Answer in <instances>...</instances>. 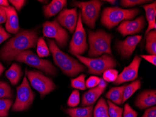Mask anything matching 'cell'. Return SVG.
Returning a JSON list of instances; mask_svg holds the SVG:
<instances>
[{"mask_svg": "<svg viewBox=\"0 0 156 117\" xmlns=\"http://www.w3.org/2000/svg\"><path fill=\"white\" fill-rule=\"evenodd\" d=\"M38 39L36 31L22 30L9 40L0 50V58L6 62L14 60L21 52L35 48Z\"/></svg>", "mask_w": 156, "mask_h": 117, "instance_id": "cell-1", "label": "cell"}, {"mask_svg": "<svg viewBox=\"0 0 156 117\" xmlns=\"http://www.w3.org/2000/svg\"><path fill=\"white\" fill-rule=\"evenodd\" d=\"M48 44L54 63L65 74L74 77L85 71L86 68L84 65L60 50L54 40L48 39Z\"/></svg>", "mask_w": 156, "mask_h": 117, "instance_id": "cell-2", "label": "cell"}, {"mask_svg": "<svg viewBox=\"0 0 156 117\" xmlns=\"http://www.w3.org/2000/svg\"><path fill=\"white\" fill-rule=\"evenodd\" d=\"M88 36L90 46L89 57H97L103 53L113 56L110 46L112 36L110 34L99 30L96 31H88Z\"/></svg>", "mask_w": 156, "mask_h": 117, "instance_id": "cell-3", "label": "cell"}, {"mask_svg": "<svg viewBox=\"0 0 156 117\" xmlns=\"http://www.w3.org/2000/svg\"><path fill=\"white\" fill-rule=\"evenodd\" d=\"M140 11L137 8L127 9L117 7H108L102 12L101 22L106 28L111 29L124 20L133 19Z\"/></svg>", "mask_w": 156, "mask_h": 117, "instance_id": "cell-4", "label": "cell"}, {"mask_svg": "<svg viewBox=\"0 0 156 117\" xmlns=\"http://www.w3.org/2000/svg\"><path fill=\"white\" fill-rule=\"evenodd\" d=\"M74 55L87 67V73L90 74L101 75L106 70L114 68L117 65L114 59L108 54H104L97 58H87L78 54Z\"/></svg>", "mask_w": 156, "mask_h": 117, "instance_id": "cell-5", "label": "cell"}, {"mask_svg": "<svg viewBox=\"0 0 156 117\" xmlns=\"http://www.w3.org/2000/svg\"><path fill=\"white\" fill-rule=\"evenodd\" d=\"M14 60L23 62L30 66L35 68L50 75H56L57 70L51 62L43 59L29 50H25L18 54Z\"/></svg>", "mask_w": 156, "mask_h": 117, "instance_id": "cell-6", "label": "cell"}, {"mask_svg": "<svg viewBox=\"0 0 156 117\" xmlns=\"http://www.w3.org/2000/svg\"><path fill=\"white\" fill-rule=\"evenodd\" d=\"M103 4L102 1L94 0L86 2L73 1L72 5L81 9L82 21L89 28L94 29Z\"/></svg>", "mask_w": 156, "mask_h": 117, "instance_id": "cell-7", "label": "cell"}, {"mask_svg": "<svg viewBox=\"0 0 156 117\" xmlns=\"http://www.w3.org/2000/svg\"><path fill=\"white\" fill-rule=\"evenodd\" d=\"M17 95L15 102L12 106L13 112H22L28 109L33 103L35 95L30 86L26 77L22 83L17 87Z\"/></svg>", "mask_w": 156, "mask_h": 117, "instance_id": "cell-8", "label": "cell"}, {"mask_svg": "<svg viewBox=\"0 0 156 117\" xmlns=\"http://www.w3.org/2000/svg\"><path fill=\"white\" fill-rule=\"evenodd\" d=\"M26 75L31 86L40 93L41 97H44L56 88L52 80L40 71H26Z\"/></svg>", "mask_w": 156, "mask_h": 117, "instance_id": "cell-9", "label": "cell"}, {"mask_svg": "<svg viewBox=\"0 0 156 117\" xmlns=\"http://www.w3.org/2000/svg\"><path fill=\"white\" fill-rule=\"evenodd\" d=\"M88 49L86 32L82 24L81 11H80L75 32L70 42L69 52L73 54L81 55Z\"/></svg>", "mask_w": 156, "mask_h": 117, "instance_id": "cell-10", "label": "cell"}, {"mask_svg": "<svg viewBox=\"0 0 156 117\" xmlns=\"http://www.w3.org/2000/svg\"><path fill=\"white\" fill-rule=\"evenodd\" d=\"M44 36L54 38L56 43L60 48H63L67 45L69 35L65 29L62 28L57 20L52 22L47 21L43 25Z\"/></svg>", "mask_w": 156, "mask_h": 117, "instance_id": "cell-11", "label": "cell"}, {"mask_svg": "<svg viewBox=\"0 0 156 117\" xmlns=\"http://www.w3.org/2000/svg\"><path fill=\"white\" fill-rule=\"evenodd\" d=\"M141 58L136 56L129 66L125 68L121 74L117 76L114 84L118 85L127 82L132 81L138 77V72L141 63Z\"/></svg>", "mask_w": 156, "mask_h": 117, "instance_id": "cell-12", "label": "cell"}, {"mask_svg": "<svg viewBox=\"0 0 156 117\" xmlns=\"http://www.w3.org/2000/svg\"><path fill=\"white\" fill-rule=\"evenodd\" d=\"M145 21L143 16L137 17L133 21L124 20L120 24L116 31L123 37L129 35L137 34L142 31L144 28Z\"/></svg>", "mask_w": 156, "mask_h": 117, "instance_id": "cell-13", "label": "cell"}, {"mask_svg": "<svg viewBox=\"0 0 156 117\" xmlns=\"http://www.w3.org/2000/svg\"><path fill=\"white\" fill-rule=\"evenodd\" d=\"M78 19L77 8H74L63 9L58 14L57 21L61 26L73 33L76 29Z\"/></svg>", "mask_w": 156, "mask_h": 117, "instance_id": "cell-14", "label": "cell"}, {"mask_svg": "<svg viewBox=\"0 0 156 117\" xmlns=\"http://www.w3.org/2000/svg\"><path fill=\"white\" fill-rule=\"evenodd\" d=\"M142 39V36L140 35L129 36L124 41H118L117 42L116 49L122 58H129Z\"/></svg>", "mask_w": 156, "mask_h": 117, "instance_id": "cell-15", "label": "cell"}, {"mask_svg": "<svg viewBox=\"0 0 156 117\" xmlns=\"http://www.w3.org/2000/svg\"><path fill=\"white\" fill-rule=\"evenodd\" d=\"M7 15V21L5 27L8 32L11 34H16L19 31V19L16 10L13 7L9 6L8 7H3Z\"/></svg>", "mask_w": 156, "mask_h": 117, "instance_id": "cell-16", "label": "cell"}, {"mask_svg": "<svg viewBox=\"0 0 156 117\" xmlns=\"http://www.w3.org/2000/svg\"><path fill=\"white\" fill-rule=\"evenodd\" d=\"M156 104V90L144 91L138 96L135 105L141 110L154 106Z\"/></svg>", "mask_w": 156, "mask_h": 117, "instance_id": "cell-17", "label": "cell"}, {"mask_svg": "<svg viewBox=\"0 0 156 117\" xmlns=\"http://www.w3.org/2000/svg\"><path fill=\"white\" fill-rule=\"evenodd\" d=\"M142 7L145 10L146 19L148 23V28L145 31V37L148 32L153 29L155 30L156 28V2L154 1L151 4L143 5Z\"/></svg>", "mask_w": 156, "mask_h": 117, "instance_id": "cell-18", "label": "cell"}, {"mask_svg": "<svg viewBox=\"0 0 156 117\" xmlns=\"http://www.w3.org/2000/svg\"><path fill=\"white\" fill-rule=\"evenodd\" d=\"M67 4L66 0H53L50 4L43 7L44 13L47 18L56 15L60 12Z\"/></svg>", "mask_w": 156, "mask_h": 117, "instance_id": "cell-19", "label": "cell"}, {"mask_svg": "<svg viewBox=\"0 0 156 117\" xmlns=\"http://www.w3.org/2000/svg\"><path fill=\"white\" fill-rule=\"evenodd\" d=\"M103 92L97 87L91 89L83 95L81 103L82 106H89L94 104Z\"/></svg>", "mask_w": 156, "mask_h": 117, "instance_id": "cell-20", "label": "cell"}, {"mask_svg": "<svg viewBox=\"0 0 156 117\" xmlns=\"http://www.w3.org/2000/svg\"><path fill=\"white\" fill-rule=\"evenodd\" d=\"M22 72L21 68L16 63H13L8 70L5 72V75L10 83L16 85L18 83L21 78Z\"/></svg>", "mask_w": 156, "mask_h": 117, "instance_id": "cell-21", "label": "cell"}, {"mask_svg": "<svg viewBox=\"0 0 156 117\" xmlns=\"http://www.w3.org/2000/svg\"><path fill=\"white\" fill-rule=\"evenodd\" d=\"M125 85L121 87H114L106 94V97L115 104L121 105L122 104L123 90Z\"/></svg>", "mask_w": 156, "mask_h": 117, "instance_id": "cell-22", "label": "cell"}, {"mask_svg": "<svg viewBox=\"0 0 156 117\" xmlns=\"http://www.w3.org/2000/svg\"><path fill=\"white\" fill-rule=\"evenodd\" d=\"M66 112L71 117H92L93 106L91 105L82 108H69L66 110Z\"/></svg>", "mask_w": 156, "mask_h": 117, "instance_id": "cell-23", "label": "cell"}, {"mask_svg": "<svg viewBox=\"0 0 156 117\" xmlns=\"http://www.w3.org/2000/svg\"><path fill=\"white\" fill-rule=\"evenodd\" d=\"M94 117H109L108 106L103 97L98 101L94 108Z\"/></svg>", "mask_w": 156, "mask_h": 117, "instance_id": "cell-24", "label": "cell"}, {"mask_svg": "<svg viewBox=\"0 0 156 117\" xmlns=\"http://www.w3.org/2000/svg\"><path fill=\"white\" fill-rule=\"evenodd\" d=\"M146 51L151 55L156 54V30L152 31L147 33L146 35ZM145 36V37H146Z\"/></svg>", "mask_w": 156, "mask_h": 117, "instance_id": "cell-25", "label": "cell"}, {"mask_svg": "<svg viewBox=\"0 0 156 117\" xmlns=\"http://www.w3.org/2000/svg\"><path fill=\"white\" fill-rule=\"evenodd\" d=\"M141 82L140 80H137L136 81L128 85H125L123 90V98L122 104L126 102L129 98L135 93L141 87Z\"/></svg>", "mask_w": 156, "mask_h": 117, "instance_id": "cell-26", "label": "cell"}, {"mask_svg": "<svg viewBox=\"0 0 156 117\" xmlns=\"http://www.w3.org/2000/svg\"><path fill=\"white\" fill-rule=\"evenodd\" d=\"M37 55L40 58L47 57L50 55V50L43 37L40 38L37 41Z\"/></svg>", "mask_w": 156, "mask_h": 117, "instance_id": "cell-27", "label": "cell"}, {"mask_svg": "<svg viewBox=\"0 0 156 117\" xmlns=\"http://www.w3.org/2000/svg\"><path fill=\"white\" fill-rule=\"evenodd\" d=\"M13 104V101L8 98H0V117H7L9 109Z\"/></svg>", "mask_w": 156, "mask_h": 117, "instance_id": "cell-28", "label": "cell"}, {"mask_svg": "<svg viewBox=\"0 0 156 117\" xmlns=\"http://www.w3.org/2000/svg\"><path fill=\"white\" fill-rule=\"evenodd\" d=\"M108 104L109 117H122L123 108L117 106L109 100L108 101Z\"/></svg>", "mask_w": 156, "mask_h": 117, "instance_id": "cell-29", "label": "cell"}, {"mask_svg": "<svg viewBox=\"0 0 156 117\" xmlns=\"http://www.w3.org/2000/svg\"><path fill=\"white\" fill-rule=\"evenodd\" d=\"M13 91L7 82H1L0 83V98H11L13 97Z\"/></svg>", "mask_w": 156, "mask_h": 117, "instance_id": "cell-30", "label": "cell"}, {"mask_svg": "<svg viewBox=\"0 0 156 117\" xmlns=\"http://www.w3.org/2000/svg\"><path fill=\"white\" fill-rule=\"evenodd\" d=\"M86 75L82 74L78 76L75 79H72L71 81V86L73 88L80 90H85L86 89L85 78Z\"/></svg>", "mask_w": 156, "mask_h": 117, "instance_id": "cell-31", "label": "cell"}, {"mask_svg": "<svg viewBox=\"0 0 156 117\" xmlns=\"http://www.w3.org/2000/svg\"><path fill=\"white\" fill-rule=\"evenodd\" d=\"M118 72L114 69H109L103 73V79L108 82H114L118 76Z\"/></svg>", "mask_w": 156, "mask_h": 117, "instance_id": "cell-32", "label": "cell"}, {"mask_svg": "<svg viewBox=\"0 0 156 117\" xmlns=\"http://www.w3.org/2000/svg\"><path fill=\"white\" fill-rule=\"evenodd\" d=\"M80 102V96L79 92L78 90H73L70 95V97H69L68 102H67V104L70 107H76L79 104Z\"/></svg>", "mask_w": 156, "mask_h": 117, "instance_id": "cell-33", "label": "cell"}, {"mask_svg": "<svg viewBox=\"0 0 156 117\" xmlns=\"http://www.w3.org/2000/svg\"><path fill=\"white\" fill-rule=\"evenodd\" d=\"M151 1L145 0H122L121 1V4L122 7H130L147 3Z\"/></svg>", "mask_w": 156, "mask_h": 117, "instance_id": "cell-34", "label": "cell"}, {"mask_svg": "<svg viewBox=\"0 0 156 117\" xmlns=\"http://www.w3.org/2000/svg\"><path fill=\"white\" fill-rule=\"evenodd\" d=\"M137 113L128 103L124 105L123 117H137Z\"/></svg>", "mask_w": 156, "mask_h": 117, "instance_id": "cell-35", "label": "cell"}, {"mask_svg": "<svg viewBox=\"0 0 156 117\" xmlns=\"http://www.w3.org/2000/svg\"><path fill=\"white\" fill-rule=\"evenodd\" d=\"M100 78L97 76H92L89 77L86 82V86L87 88H93L99 84Z\"/></svg>", "mask_w": 156, "mask_h": 117, "instance_id": "cell-36", "label": "cell"}, {"mask_svg": "<svg viewBox=\"0 0 156 117\" xmlns=\"http://www.w3.org/2000/svg\"><path fill=\"white\" fill-rule=\"evenodd\" d=\"M11 35L5 31L3 26L0 25V44L9 38Z\"/></svg>", "mask_w": 156, "mask_h": 117, "instance_id": "cell-37", "label": "cell"}, {"mask_svg": "<svg viewBox=\"0 0 156 117\" xmlns=\"http://www.w3.org/2000/svg\"><path fill=\"white\" fill-rule=\"evenodd\" d=\"M9 2L18 11L21 10L26 2L24 0H10Z\"/></svg>", "mask_w": 156, "mask_h": 117, "instance_id": "cell-38", "label": "cell"}, {"mask_svg": "<svg viewBox=\"0 0 156 117\" xmlns=\"http://www.w3.org/2000/svg\"><path fill=\"white\" fill-rule=\"evenodd\" d=\"M142 117H156V106H152L147 109Z\"/></svg>", "mask_w": 156, "mask_h": 117, "instance_id": "cell-39", "label": "cell"}, {"mask_svg": "<svg viewBox=\"0 0 156 117\" xmlns=\"http://www.w3.org/2000/svg\"><path fill=\"white\" fill-rule=\"evenodd\" d=\"M141 57L143 58L152 65H156V56L155 55H141Z\"/></svg>", "mask_w": 156, "mask_h": 117, "instance_id": "cell-40", "label": "cell"}, {"mask_svg": "<svg viewBox=\"0 0 156 117\" xmlns=\"http://www.w3.org/2000/svg\"><path fill=\"white\" fill-rule=\"evenodd\" d=\"M7 19V15L5 10L2 7L0 6V25L6 23Z\"/></svg>", "mask_w": 156, "mask_h": 117, "instance_id": "cell-41", "label": "cell"}, {"mask_svg": "<svg viewBox=\"0 0 156 117\" xmlns=\"http://www.w3.org/2000/svg\"><path fill=\"white\" fill-rule=\"evenodd\" d=\"M108 83L105 81V80L103 78H100V81L99 84L97 85V87L99 89L104 91Z\"/></svg>", "mask_w": 156, "mask_h": 117, "instance_id": "cell-42", "label": "cell"}, {"mask_svg": "<svg viewBox=\"0 0 156 117\" xmlns=\"http://www.w3.org/2000/svg\"><path fill=\"white\" fill-rule=\"evenodd\" d=\"M0 6L3 7H9V4L8 1H7V0H0Z\"/></svg>", "mask_w": 156, "mask_h": 117, "instance_id": "cell-43", "label": "cell"}, {"mask_svg": "<svg viewBox=\"0 0 156 117\" xmlns=\"http://www.w3.org/2000/svg\"><path fill=\"white\" fill-rule=\"evenodd\" d=\"M4 69H5V68H4L3 65L0 62V76H1L2 75V74Z\"/></svg>", "mask_w": 156, "mask_h": 117, "instance_id": "cell-44", "label": "cell"}, {"mask_svg": "<svg viewBox=\"0 0 156 117\" xmlns=\"http://www.w3.org/2000/svg\"><path fill=\"white\" fill-rule=\"evenodd\" d=\"M106 1L108 2V3H110V4H111V5H115V2H116L115 1H110V0H109V1Z\"/></svg>", "mask_w": 156, "mask_h": 117, "instance_id": "cell-45", "label": "cell"}, {"mask_svg": "<svg viewBox=\"0 0 156 117\" xmlns=\"http://www.w3.org/2000/svg\"><path fill=\"white\" fill-rule=\"evenodd\" d=\"M1 82L2 81H0V83H1Z\"/></svg>", "mask_w": 156, "mask_h": 117, "instance_id": "cell-46", "label": "cell"}]
</instances>
